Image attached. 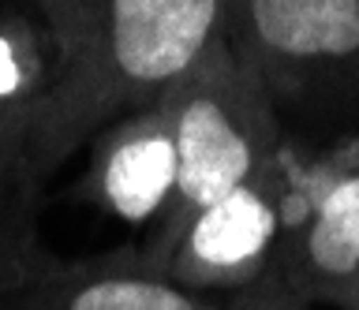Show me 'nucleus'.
<instances>
[{"label":"nucleus","mask_w":359,"mask_h":310,"mask_svg":"<svg viewBox=\"0 0 359 310\" xmlns=\"http://www.w3.org/2000/svg\"><path fill=\"white\" fill-rule=\"evenodd\" d=\"M221 41L277 113H359V0H221Z\"/></svg>","instance_id":"nucleus-3"},{"label":"nucleus","mask_w":359,"mask_h":310,"mask_svg":"<svg viewBox=\"0 0 359 310\" xmlns=\"http://www.w3.org/2000/svg\"><path fill=\"white\" fill-rule=\"evenodd\" d=\"M217 38L221 0H64L30 120L34 176L45 183L97 127L154 105Z\"/></svg>","instance_id":"nucleus-1"},{"label":"nucleus","mask_w":359,"mask_h":310,"mask_svg":"<svg viewBox=\"0 0 359 310\" xmlns=\"http://www.w3.org/2000/svg\"><path fill=\"white\" fill-rule=\"evenodd\" d=\"M176 187V142L165 105L112 120L94 139V157L79 183V198L128 225H157Z\"/></svg>","instance_id":"nucleus-7"},{"label":"nucleus","mask_w":359,"mask_h":310,"mask_svg":"<svg viewBox=\"0 0 359 310\" xmlns=\"http://www.w3.org/2000/svg\"><path fill=\"white\" fill-rule=\"evenodd\" d=\"M157 101L165 105L176 142V187L139 251L146 265L161 273L191 220L266 169L288 142L273 97L221 38Z\"/></svg>","instance_id":"nucleus-2"},{"label":"nucleus","mask_w":359,"mask_h":310,"mask_svg":"<svg viewBox=\"0 0 359 310\" xmlns=\"http://www.w3.org/2000/svg\"><path fill=\"white\" fill-rule=\"evenodd\" d=\"M45 262L49 251L38 243V228H4L0 232V295L27 284Z\"/></svg>","instance_id":"nucleus-9"},{"label":"nucleus","mask_w":359,"mask_h":310,"mask_svg":"<svg viewBox=\"0 0 359 310\" xmlns=\"http://www.w3.org/2000/svg\"><path fill=\"white\" fill-rule=\"evenodd\" d=\"M273 265L311 307L359 310V146L296 161Z\"/></svg>","instance_id":"nucleus-5"},{"label":"nucleus","mask_w":359,"mask_h":310,"mask_svg":"<svg viewBox=\"0 0 359 310\" xmlns=\"http://www.w3.org/2000/svg\"><path fill=\"white\" fill-rule=\"evenodd\" d=\"M292 176L296 157L285 146L266 169H258L251 180L221 195L191 220L165 258L161 276L195 295H232L266 276L285 236Z\"/></svg>","instance_id":"nucleus-4"},{"label":"nucleus","mask_w":359,"mask_h":310,"mask_svg":"<svg viewBox=\"0 0 359 310\" xmlns=\"http://www.w3.org/2000/svg\"><path fill=\"white\" fill-rule=\"evenodd\" d=\"M30 120L34 101H11L0 94V232L38 228V187L30 164Z\"/></svg>","instance_id":"nucleus-8"},{"label":"nucleus","mask_w":359,"mask_h":310,"mask_svg":"<svg viewBox=\"0 0 359 310\" xmlns=\"http://www.w3.org/2000/svg\"><path fill=\"white\" fill-rule=\"evenodd\" d=\"M224 310H311V303L273 265V269L266 276H258L255 284H247V288H240V292H232L224 299Z\"/></svg>","instance_id":"nucleus-10"},{"label":"nucleus","mask_w":359,"mask_h":310,"mask_svg":"<svg viewBox=\"0 0 359 310\" xmlns=\"http://www.w3.org/2000/svg\"><path fill=\"white\" fill-rule=\"evenodd\" d=\"M27 4H30V8H34V12H38L41 19H45V15L53 12V4H56V0H27Z\"/></svg>","instance_id":"nucleus-11"},{"label":"nucleus","mask_w":359,"mask_h":310,"mask_svg":"<svg viewBox=\"0 0 359 310\" xmlns=\"http://www.w3.org/2000/svg\"><path fill=\"white\" fill-rule=\"evenodd\" d=\"M229 295H195L146 265L139 247L56 258L0 295V310H224Z\"/></svg>","instance_id":"nucleus-6"}]
</instances>
